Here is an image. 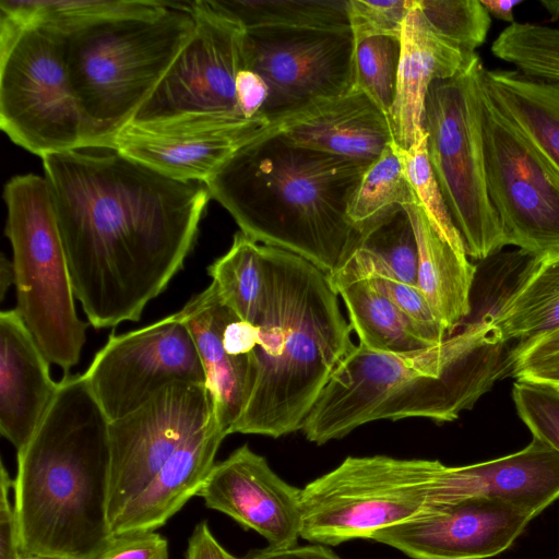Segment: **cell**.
Masks as SVG:
<instances>
[{
  "label": "cell",
  "instance_id": "obj_9",
  "mask_svg": "<svg viewBox=\"0 0 559 559\" xmlns=\"http://www.w3.org/2000/svg\"><path fill=\"white\" fill-rule=\"evenodd\" d=\"M0 128L40 158L85 145L61 41L49 24L0 17Z\"/></svg>",
  "mask_w": 559,
  "mask_h": 559
},
{
  "label": "cell",
  "instance_id": "obj_23",
  "mask_svg": "<svg viewBox=\"0 0 559 559\" xmlns=\"http://www.w3.org/2000/svg\"><path fill=\"white\" fill-rule=\"evenodd\" d=\"M227 436L217 417L188 440L110 523L112 534L162 527L197 496Z\"/></svg>",
  "mask_w": 559,
  "mask_h": 559
},
{
  "label": "cell",
  "instance_id": "obj_19",
  "mask_svg": "<svg viewBox=\"0 0 559 559\" xmlns=\"http://www.w3.org/2000/svg\"><path fill=\"white\" fill-rule=\"evenodd\" d=\"M270 127L260 118L182 127L129 124L112 147L170 178L205 183L239 147Z\"/></svg>",
  "mask_w": 559,
  "mask_h": 559
},
{
  "label": "cell",
  "instance_id": "obj_13",
  "mask_svg": "<svg viewBox=\"0 0 559 559\" xmlns=\"http://www.w3.org/2000/svg\"><path fill=\"white\" fill-rule=\"evenodd\" d=\"M350 26L245 29V68L265 82L260 118L271 127L355 87Z\"/></svg>",
  "mask_w": 559,
  "mask_h": 559
},
{
  "label": "cell",
  "instance_id": "obj_43",
  "mask_svg": "<svg viewBox=\"0 0 559 559\" xmlns=\"http://www.w3.org/2000/svg\"><path fill=\"white\" fill-rule=\"evenodd\" d=\"M236 94L243 118L247 120L260 118V112L269 96L267 86L261 76L252 70L243 68L236 80Z\"/></svg>",
  "mask_w": 559,
  "mask_h": 559
},
{
  "label": "cell",
  "instance_id": "obj_4",
  "mask_svg": "<svg viewBox=\"0 0 559 559\" xmlns=\"http://www.w3.org/2000/svg\"><path fill=\"white\" fill-rule=\"evenodd\" d=\"M108 428L83 374H64L39 427L16 453L13 507L22 557L90 559L112 537Z\"/></svg>",
  "mask_w": 559,
  "mask_h": 559
},
{
  "label": "cell",
  "instance_id": "obj_36",
  "mask_svg": "<svg viewBox=\"0 0 559 559\" xmlns=\"http://www.w3.org/2000/svg\"><path fill=\"white\" fill-rule=\"evenodd\" d=\"M393 145L430 225L445 239L465 247L433 175L427 152V133L424 128L407 150L397 146L394 141Z\"/></svg>",
  "mask_w": 559,
  "mask_h": 559
},
{
  "label": "cell",
  "instance_id": "obj_6",
  "mask_svg": "<svg viewBox=\"0 0 559 559\" xmlns=\"http://www.w3.org/2000/svg\"><path fill=\"white\" fill-rule=\"evenodd\" d=\"M49 25L83 116L84 146H112L191 37L195 15L193 1L150 0L138 10Z\"/></svg>",
  "mask_w": 559,
  "mask_h": 559
},
{
  "label": "cell",
  "instance_id": "obj_11",
  "mask_svg": "<svg viewBox=\"0 0 559 559\" xmlns=\"http://www.w3.org/2000/svg\"><path fill=\"white\" fill-rule=\"evenodd\" d=\"M486 186L508 246L530 257L559 252V171L481 92Z\"/></svg>",
  "mask_w": 559,
  "mask_h": 559
},
{
  "label": "cell",
  "instance_id": "obj_18",
  "mask_svg": "<svg viewBox=\"0 0 559 559\" xmlns=\"http://www.w3.org/2000/svg\"><path fill=\"white\" fill-rule=\"evenodd\" d=\"M487 497L542 513L559 499V452L533 437L524 449L499 459L464 466L440 463L425 510Z\"/></svg>",
  "mask_w": 559,
  "mask_h": 559
},
{
  "label": "cell",
  "instance_id": "obj_51",
  "mask_svg": "<svg viewBox=\"0 0 559 559\" xmlns=\"http://www.w3.org/2000/svg\"><path fill=\"white\" fill-rule=\"evenodd\" d=\"M556 559H559V557H558V558H556Z\"/></svg>",
  "mask_w": 559,
  "mask_h": 559
},
{
  "label": "cell",
  "instance_id": "obj_17",
  "mask_svg": "<svg viewBox=\"0 0 559 559\" xmlns=\"http://www.w3.org/2000/svg\"><path fill=\"white\" fill-rule=\"evenodd\" d=\"M197 496L207 508L255 531L271 548L297 545L301 489L281 478L248 444L215 463Z\"/></svg>",
  "mask_w": 559,
  "mask_h": 559
},
{
  "label": "cell",
  "instance_id": "obj_34",
  "mask_svg": "<svg viewBox=\"0 0 559 559\" xmlns=\"http://www.w3.org/2000/svg\"><path fill=\"white\" fill-rule=\"evenodd\" d=\"M355 88L388 114L395 98L401 58V33L354 34Z\"/></svg>",
  "mask_w": 559,
  "mask_h": 559
},
{
  "label": "cell",
  "instance_id": "obj_48",
  "mask_svg": "<svg viewBox=\"0 0 559 559\" xmlns=\"http://www.w3.org/2000/svg\"><path fill=\"white\" fill-rule=\"evenodd\" d=\"M14 285V270L12 261L5 258L4 254L1 257L0 262V296L3 300L7 289Z\"/></svg>",
  "mask_w": 559,
  "mask_h": 559
},
{
  "label": "cell",
  "instance_id": "obj_15",
  "mask_svg": "<svg viewBox=\"0 0 559 559\" xmlns=\"http://www.w3.org/2000/svg\"><path fill=\"white\" fill-rule=\"evenodd\" d=\"M83 377L109 421L127 416L175 382L206 384L179 312L138 330L111 333Z\"/></svg>",
  "mask_w": 559,
  "mask_h": 559
},
{
  "label": "cell",
  "instance_id": "obj_39",
  "mask_svg": "<svg viewBox=\"0 0 559 559\" xmlns=\"http://www.w3.org/2000/svg\"><path fill=\"white\" fill-rule=\"evenodd\" d=\"M413 1L348 0V16L353 34H400Z\"/></svg>",
  "mask_w": 559,
  "mask_h": 559
},
{
  "label": "cell",
  "instance_id": "obj_27",
  "mask_svg": "<svg viewBox=\"0 0 559 559\" xmlns=\"http://www.w3.org/2000/svg\"><path fill=\"white\" fill-rule=\"evenodd\" d=\"M483 83L495 105L559 171V83L486 68Z\"/></svg>",
  "mask_w": 559,
  "mask_h": 559
},
{
  "label": "cell",
  "instance_id": "obj_26",
  "mask_svg": "<svg viewBox=\"0 0 559 559\" xmlns=\"http://www.w3.org/2000/svg\"><path fill=\"white\" fill-rule=\"evenodd\" d=\"M488 312L507 343L559 330V252L528 255L513 288Z\"/></svg>",
  "mask_w": 559,
  "mask_h": 559
},
{
  "label": "cell",
  "instance_id": "obj_38",
  "mask_svg": "<svg viewBox=\"0 0 559 559\" xmlns=\"http://www.w3.org/2000/svg\"><path fill=\"white\" fill-rule=\"evenodd\" d=\"M360 277H368L383 295L420 329L431 343L438 344L449 336L418 285L406 284L376 272Z\"/></svg>",
  "mask_w": 559,
  "mask_h": 559
},
{
  "label": "cell",
  "instance_id": "obj_21",
  "mask_svg": "<svg viewBox=\"0 0 559 559\" xmlns=\"http://www.w3.org/2000/svg\"><path fill=\"white\" fill-rule=\"evenodd\" d=\"M478 55L440 37L427 23L416 0L403 21L396 92L389 112L394 143L407 150L423 129L425 100L431 83L453 78Z\"/></svg>",
  "mask_w": 559,
  "mask_h": 559
},
{
  "label": "cell",
  "instance_id": "obj_49",
  "mask_svg": "<svg viewBox=\"0 0 559 559\" xmlns=\"http://www.w3.org/2000/svg\"><path fill=\"white\" fill-rule=\"evenodd\" d=\"M540 3L550 13L551 21L559 19V0H542Z\"/></svg>",
  "mask_w": 559,
  "mask_h": 559
},
{
  "label": "cell",
  "instance_id": "obj_44",
  "mask_svg": "<svg viewBox=\"0 0 559 559\" xmlns=\"http://www.w3.org/2000/svg\"><path fill=\"white\" fill-rule=\"evenodd\" d=\"M239 559H342L329 546L310 544L290 548H260L249 550Z\"/></svg>",
  "mask_w": 559,
  "mask_h": 559
},
{
  "label": "cell",
  "instance_id": "obj_25",
  "mask_svg": "<svg viewBox=\"0 0 559 559\" xmlns=\"http://www.w3.org/2000/svg\"><path fill=\"white\" fill-rule=\"evenodd\" d=\"M404 207L417 241V285L451 335L471 312L476 266L468 260L465 247L454 245L433 229L418 202Z\"/></svg>",
  "mask_w": 559,
  "mask_h": 559
},
{
  "label": "cell",
  "instance_id": "obj_29",
  "mask_svg": "<svg viewBox=\"0 0 559 559\" xmlns=\"http://www.w3.org/2000/svg\"><path fill=\"white\" fill-rule=\"evenodd\" d=\"M243 29L347 27L348 0H203Z\"/></svg>",
  "mask_w": 559,
  "mask_h": 559
},
{
  "label": "cell",
  "instance_id": "obj_46",
  "mask_svg": "<svg viewBox=\"0 0 559 559\" xmlns=\"http://www.w3.org/2000/svg\"><path fill=\"white\" fill-rule=\"evenodd\" d=\"M490 16H495L510 24L514 23L513 10L523 3V0H480Z\"/></svg>",
  "mask_w": 559,
  "mask_h": 559
},
{
  "label": "cell",
  "instance_id": "obj_40",
  "mask_svg": "<svg viewBox=\"0 0 559 559\" xmlns=\"http://www.w3.org/2000/svg\"><path fill=\"white\" fill-rule=\"evenodd\" d=\"M168 542L150 531L114 534L90 559H168Z\"/></svg>",
  "mask_w": 559,
  "mask_h": 559
},
{
  "label": "cell",
  "instance_id": "obj_24",
  "mask_svg": "<svg viewBox=\"0 0 559 559\" xmlns=\"http://www.w3.org/2000/svg\"><path fill=\"white\" fill-rule=\"evenodd\" d=\"M179 313L202 362L217 419L230 435L248 401L253 379L252 360L231 355L223 343V330L233 310L223 302L211 283L191 297Z\"/></svg>",
  "mask_w": 559,
  "mask_h": 559
},
{
  "label": "cell",
  "instance_id": "obj_2",
  "mask_svg": "<svg viewBox=\"0 0 559 559\" xmlns=\"http://www.w3.org/2000/svg\"><path fill=\"white\" fill-rule=\"evenodd\" d=\"M370 165L299 145L270 127L205 185L246 236L297 254L330 276L360 245L348 206Z\"/></svg>",
  "mask_w": 559,
  "mask_h": 559
},
{
  "label": "cell",
  "instance_id": "obj_22",
  "mask_svg": "<svg viewBox=\"0 0 559 559\" xmlns=\"http://www.w3.org/2000/svg\"><path fill=\"white\" fill-rule=\"evenodd\" d=\"M272 127L299 145L370 164L393 142L389 114L355 87Z\"/></svg>",
  "mask_w": 559,
  "mask_h": 559
},
{
  "label": "cell",
  "instance_id": "obj_3",
  "mask_svg": "<svg viewBox=\"0 0 559 559\" xmlns=\"http://www.w3.org/2000/svg\"><path fill=\"white\" fill-rule=\"evenodd\" d=\"M509 348L489 312L423 349L384 353L355 346L333 371L300 431L321 445L376 420L453 421L509 376Z\"/></svg>",
  "mask_w": 559,
  "mask_h": 559
},
{
  "label": "cell",
  "instance_id": "obj_30",
  "mask_svg": "<svg viewBox=\"0 0 559 559\" xmlns=\"http://www.w3.org/2000/svg\"><path fill=\"white\" fill-rule=\"evenodd\" d=\"M372 272L417 285L418 248L405 207L365 234L357 250L333 274L364 276Z\"/></svg>",
  "mask_w": 559,
  "mask_h": 559
},
{
  "label": "cell",
  "instance_id": "obj_20",
  "mask_svg": "<svg viewBox=\"0 0 559 559\" xmlns=\"http://www.w3.org/2000/svg\"><path fill=\"white\" fill-rule=\"evenodd\" d=\"M50 361L15 309L0 313V431L20 452L58 391Z\"/></svg>",
  "mask_w": 559,
  "mask_h": 559
},
{
  "label": "cell",
  "instance_id": "obj_14",
  "mask_svg": "<svg viewBox=\"0 0 559 559\" xmlns=\"http://www.w3.org/2000/svg\"><path fill=\"white\" fill-rule=\"evenodd\" d=\"M215 417L206 384L175 382L138 409L109 421V525L177 450Z\"/></svg>",
  "mask_w": 559,
  "mask_h": 559
},
{
  "label": "cell",
  "instance_id": "obj_32",
  "mask_svg": "<svg viewBox=\"0 0 559 559\" xmlns=\"http://www.w3.org/2000/svg\"><path fill=\"white\" fill-rule=\"evenodd\" d=\"M418 202L393 142L366 170L348 216L364 236L400 209Z\"/></svg>",
  "mask_w": 559,
  "mask_h": 559
},
{
  "label": "cell",
  "instance_id": "obj_28",
  "mask_svg": "<svg viewBox=\"0 0 559 559\" xmlns=\"http://www.w3.org/2000/svg\"><path fill=\"white\" fill-rule=\"evenodd\" d=\"M326 277L345 304L359 345L384 353H408L435 345L368 277Z\"/></svg>",
  "mask_w": 559,
  "mask_h": 559
},
{
  "label": "cell",
  "instance_id": "obj_5",
  "mask_svg": "<svg viewBox=\"0 0 559 559\" xmlns=\"http://www.w3.org/2000/svg\"><path fill=\"white\" fill-rule=\"evenodd\" d=\"M262 249L266 288L254 324L252 385L230 433L280 438L300 431L355 345L326 275L297 254L265 245Z\"/></svg>",
  "mask_w": 559,
  "mask_h": 559
},
{
  "label": "cell",
  "instance_id": "obj_45",
  "mask_svg": "<svg viewBox=\"0 0 559 559\" xmlns=\"http://www.w3.org/2000/svg\"><path fill=\"white\" fill-rule=\"evenodd\" d=\"M186 559H239L214 537L205 521L195 525L188 540Z\"/></svg>",
  "mask_w": 559,
  "mask_h": 559
},
{
  "label": "cell",
  "instance_id": "obj_33",
  "mask_svg": "<svg viewBox=\"0 0 559 559\" xmlns=\"http://www.w3.org/2000/svg\"><path fill=\"white\" fill-rule=\"evenodd\" d=\"M491 51L528 78L559 83V28L514 22L493 40Z\"/></svg>",
  "mask_w": 559,
  "mask_h": 559
},
{
  "label": "cell",
  "instance_id": "obj_16",
  "mask_svg": "<svg viewBox=\"0 0 559 559\" xmlns=\"http://www.w3.org/2000/svg\"><path fill=\"white\" fill-rule=\"evenodd\" d=\"M538 511L501 498H474L377 531L371 540L413 559H487L508 548Z\"/></svg>",
  "mask_w": 559,
  "mask_h": 559
},
{
  "label": "cell",
  "instance_id": "obj_41",
  "mask_svg": "<svg viewBox=\"0 0 559 559\" xmlns=\"http://www.w3.org/2000/svg\"><path fill=\"white\" fill-rule=\"evenodd\" d=\"M509 376L515 380L531 381L559 388V348L531 352H508Z\"/></svg>",
  "mask_w": 559,
  "mask_h": 559
},
{
  "label": "cell",
  "instance_id": "obj_7",
  "mask_svg": "<svg viewBox=\"0 0 559 559\" xmlns=\"http://www.w3.org/2000/svg\"><path fill=\"white\" fill-rule=\"evenodd\" d=\"M3 199L15 310L47 359L68 374L80 361L87 323L76 313L51 188L45 176H14L4 186Z\"/></svg>",
  "mask_w": 559,
  "mask_h": 559
},
{
  "label": "cell",
  "instance_id": "obj_50",
  "mask_svg": "<svg viewBox=\"0 0 559 559\" xmlns=\"http://www.w3.org/2000/svg\"><path fill=\"white\" fill-rule=\"evenodd\" d=\"M20 559H62V558H52V557H21Z\"/></svg>",
  "mask_w": 559,
  "mask_h": 559
},
{
  "label": "cell",
  "instance_id": "obj_8",
  "mask_svg": "<svg viewBox=\"0 0 559 559\" xmlns=\"http://www.w3.org/2000/svg\"><path fill=\"white\" fill-rule=\"evenodd\" d=\"M484 69L477 56L455 76L435 80L423 116L433 175L467 255L475 260H486L508 246L486 186L481 136Z\"/></svg>",
  "mask_w": 559,
  "mask_h": 559
},
{
  "label": "cell",
  "instance_id": "obj_42",
  "mask_svg": "<svg viewBox=\"0 0 559 559\" xmlns=\"http://www.w3.org/2000/svg\"><path fill=\"white\" fill-rule=\"evenodd\" d=\"M14 480L1 463L0 472V559H20V544L14 507L9 500V490Z\"/></svg>",
  "mask_w": 559,
  "mask_h": 559
},
{
  "label": "cell",
  "instance_id": "obj_35",
  "mask_svg": "<svg viewBox=\"0 0 559 559\" xmlns=\"http://www.w3.org/2000/svg\"><path fill=\"white\" fill-rule=\"evenodd\" d=\"M430 27L444 40L474 53L487 37L491 17L480 0H416Z\"/></svg>",
  "mask_w": 559,
  "mask_h": 559
},
{
  "label": "cell",
  "instance_id": "obj_10",
  "mask_svg": "<svg viewBox=\"0 0 559 559\" xmlns=\"http://www.w3.org/2000/svg\"><path fill=\"white\" fill-rule=\"evenodd\" d=\"M440 463L386 455L347 456L301 489L300 537L336 546L370 539L377 531L418 515L426 508Z\"/></svg>",
  "mask_w": 559,
  "mask_h": 559
},
{
  "label": "cell",
  "instance_id": "obj_31",
  "mask_svg": "<svg viewBox=\"0 0 559 559\" xmlns=\"http://www.w3.org/2000/svg\"><path fill=\"white\" fill-rule=\"evenodd\" d=\"M207 272L223 302L241 320L255 324L266 288L262 245L239 230L229 250Z\"/></svg>",
  "mask_w": 559,
  "mask_h": 559
},
{
  "label": "cell",
  "instance_id": "obj_47",
  "mask_svg": "<svg viewBox=\"0 0 559 559\" xmlns=\"http://www.w3.org/2000/svg\"><path fill=\"white\" fill-rule=\"evenodd\" d=\"M559 348V330L523 343H515L514 350L543 352Z\"/></svg>",
  "mask_w": 559,
  "mask_h": 559
},
{
  "label": "cell",
  "instance_id": "obj_37",
  "mask_svg": "<svg viewBox=\"0 0 559 559\" xmlns=\"http://www.w3.org/2000/svg\"><path fill=\"white\" fill-rule=\"evenodd\" d=\"M512 399L519 417L533 437L559 452V388L516 380Z\"/></svg>",
  "mask_w": 559,
  "mask_h": 559
},
{
  "label": "cell",
  "instance_id": "obj_1",
  "mask_svg": "<svg viewBox=\"0 0 559 559\" xmlns=\"http://www.w3.org/2000/svg\"><path fill=\"white\" fill-rule=\"evenodd\" d=\"M75 298L95 329L139 321L181 270L211 198L112 146L44 156Z\"/></svg>",
  "mask_w": 559,
  "mask_h": 559
},
{
  "label": "cell",
  "instance_id": "obj_12",
  "mask_svg": "<svg viewBox=\"0 0 559 559\" xmlns=\"http://www.w3.org/2000/svg\"><path fill=\"white\" fill-rule=\"evenodd\" d=\"M194 31L130 124L181 127L248 121L237 103L245 68L238 24L193 1Z\"/></svg>",
  "mask_w": 559,
  "mask_h": 559
}]
</instances>
